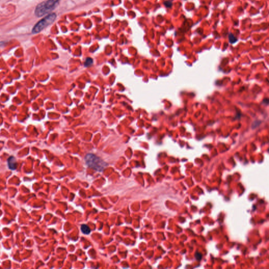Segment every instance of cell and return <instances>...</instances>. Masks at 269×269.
<instances>
[{
	"mask_svg": "<svg viewBox=\"0 0 269 269\" xmlns=\"http://www.w3.org/2000/svg\"><path fill=\"white\" fill-rule=\"evenodd\" d=\"M60 0H47L37 5L35 8V14L40 18L52 12L59 5Z\"/></svg>",
	"mask_w": 269,
	"mask_h": 269,
	"instance_id": "6da1fadb",
	"label": "cell"
},
{
	"mask_svg": "<svg viewBox=\"0 0 269 269\" xmlns=\"http://www.w3.org/2000/svg\"><path fill=\"white\" fill-rule=\"evenodd\" d=\"M85 161L88 167L97 172H103L107 166V164L95 155L89 154L85 156Z\"/></svg>",
	"mask_w": 269,
	"mask_h": 269,
	"instance_id": "7a4b0ae2",
	"label": "cell"
},
{
	"mask_svg": "<svg viewBox=\"0 0 269 269\" xmlns=\"http://www.w3.org/2000/svg\"><path fill=\"white\" fill-rule=\"evenodd\" d=\"M56 15L55 13L49 14L45 18H43L34 26L32 29V33H39L48 26L53 23L55 20H56Z\"/></svg>",
	"mask_w": 269,
	"mask_h": 269,
	"instance_id": "3957f363",
	"label": "cell"
},
{
	"mask_svg": "<svg viewBox=\"0 0 269 269\" xmlns=\"http://www.w3.org/2000/svg\"><path fill=\"white\" fill-rule=\"evenodd\" d=\"M8 166L10 169L15 170L17 167V162L15 158L11 156L9 158L8 160Z\"/></svg>",
	"mask_w": 269,
	"mask_h": 269,
	"instance_id": "277c9868",
	"label": "cell"
},
{
	"mask_svg": "<svg viewBox=\"0 0 269 269\" xmlns=\"http://www.w3.org/2000/svg\"><path fill=\"white\" fill-rule=\"evenodd\" d=\"M80 230L82 233L84 234H89L90 233V229L86 224H83L80 228Z\"/></svg>",
	"mask_w": 269,
	"mask_h": 269,
	"instance_id": "5b68a950",
	"label": "cell"
},
{
	"mask_svg": "<svg viewBox=\"0 0 269 269\" xmlns=\"http://www.w3.org/2000/svg\"><path fill=\"white\" fill-rule=\"evenodd\" d=\"M93 63V60L91 58H87L84 63L85 66L88 67L90 66Z\"/></svg>",
	"mask_w": 269,
	"mask_h": 269,
	"instance_id": "8992f818",
	"label": "cell"
},
{
	"mask_svg": "<svg viewBox=\"0 0 269 269\" xmlns=\"http://www.w3.org/2000/svg\"><path fill=\"white\" fill-rule=\"evenodd\" d=\"M229 38V41H230V42L231 43H235L237 41V38L232 34H230Z\"/></svg>",
	"mask_w": 269,
	"mask_h": 269,
	"instance_id": "52a82bcc",
	"label": "cell"
},
{
	"mask_svg": "<svg viewBox=\"0 0 269 269\" xmlns=\"http://www.w3.org/2000/svg\"><path fill=\"white\" fill-rule=\"evenodd\" d=\"M165 5L167 8H170L172 6V2L171 1H166L164 2Z\"/></svg>",
	"mask_w": 269,
	"mask_h": 269,
	"instance_id": "ba28073f",
	"label": "cell"
}]
</instances>
